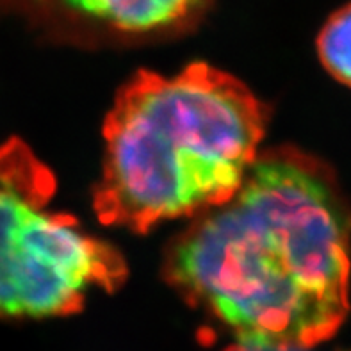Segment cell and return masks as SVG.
Wrapping results in <instances>:
<instances>
[{
	"mask_svg": "<svg viewBox=\"0 0 351 351\" xmlns=\"http://www.w3.org/2000/svg\"><path fill=\"white\" fill-rule=\"evenodd\" d=\"M351 213L328 169L293 150L257 156L225 204L178 237L168 280L257 351L308 350L350 311Z\"/></svg>",
	"mask_w": 351,
	"mask_h": 351,
	"instance_id": "cell-1",
	"label": "cell"
},
{
	"mask_svg": "<svg viewBox=\"0 0 351 351\" xmlns=\"http://www.w3.org/2000/svg\"><path fill=\"white\" fill-rule=\"evenodd\" d=\"M56 187L22 139L0 147V319L68 316L93 291L112 293L127 278L111 245L50 209Z\"/></svg>",
	"mask_w": 351,
	"mask_h": 351,
	"instance_id": "cell-3",
	"label": "cell"
},
{
	"mask_svg": "<svg viewBox=\"0 0 351 351\" xmlns=\"http://www.w3.org/2000/svg\"><path fill=\"white\" fill-rule=\"evenodd\" d=\"M214 0H0L50 25L118 36H148L186 27Z\"/></svg>",
	"mask_w": 351,
	"mask_h": 351,
	"instance_id": "cell-4",
	"label": "cell"
},
{
	"mask_svg": "<svg viewBox=\"0 0 351 351\" xmlns=\"http://www.w3.org/2000/svg\"><path fill=\"white\" fill-rule=\"evenodd\" d=\"M225 351H257V350H252V348H246V346H232V348H228V350H225Z\"/></svg>",
	"mask_w": 351,
	"mask_h": 351,
	"instance_id": "cell-6",
	"label": "cell"
},
{
	"mask_svg": "<svg viewBox=\"0 0 351 351\" xmlns=\"http://www.w3.org/2000/svg\"><path fill=\"white\" fill-rule=\"evenodd\" d=\"M267 111L234 75L195 62L175 75L141 70L104 121L98 221L148 232L225 204L245 180Z\"/></svg>",
	"mask_w": 351,
	"mask_h": 351,
	"instance_id": "cell-2",
	"label": "cell"
},
{
	"mask_svg": "<svg viewBox=\"0 0 351 351\" xmlns=\"http://www.w3.org/2000/svg\"><path fill=\"white\" fill-rule=\"evenodd\" d=\"M317 53L330 75L351 86V4L335 11L321 29Z\"/></svg>",
	"mask_w": 351,
	"mask_h": 351,
	"instance_id": "cell-5",
	"label": "cell"
}]
</instances>
